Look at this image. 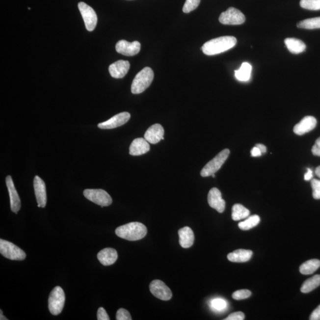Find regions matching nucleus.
Returning <instances> with one entry per match:
<instances>
[{
	"label": "nucleus",
	"instance_id": "nucleus-19",
	"mask_svg": "<svg viewBox=\"0 0 320 320\" xmlns=\"http://www.w3.org/2000/svg\"><path fill=\"white\" fill-rule=\"evenodd\" d=\"M150 150L149 142L145 138H139L134 139L130 147L131 156H138L147 153Z\"/></svg>",
	"mask_w": 320,
	"mask_h": 320
},
{
	"label": "nucleus",
	"instance_id": "nucleus-38",
	"mask_svg": "<svg viewBox=\"0 0 320 320\" xmlns=\"http://www.w3.org/2000/svg\"><path fill=\"white\" fill-rule=\"evenodd\" d=\"M312 153L314 156L320 157V137L316 140L312 148Z\"/></svg>",
	"mask_w": 320,
	"mask_h": 320
},
{
	"label": "nucleus",
	"instance_id": "nucleus-32",
	"mask_svg": "<svg viewBox=\"0 0 320 320\" xmlns=\"http://www.w3.org/2000/svg\"><path fill=\"white\" fill-rule=\"evenodd\" d=\"M201 2V0H187L183 7V11L185 13H188L195 10Z\"/></svg>",
	"mask_w": 320,
	"mask_h": 320
},
{
	"label": "nucleus",
	"instance_id": "nucleus-17",
	"mask_svg": "<svg viewBox=\"0 0 320 320\" xmlns=\"http://www.w3.org/2000/svg\"><path fill=\"white\" fill-rule=\"evenodd\" d=\"M130 68V62L119 60L111 64L108 68L110 76L115 79H122L127 75Z\"/></svg>",
	"mask_w": 320,
	"mask_h": 320
},
{
	"label": "nucleus",
	"instance_id": "nucleus-10",
	"mask_svg": "<svg viewBox=\"0 0 320 320\" xmlns=\"http://www.w3.org/2000/svg\"><path fill=\"white\" fill-rule=\"evenodd\" d=\"M150 290L154 296L163 301H168L172 297V293L170 288L160 280H154L151 282Z\"/></svg>",
	"mask_w": 320,
	"mask_h": 320
},
{
	"label": "nucleus",
	"instance_id": "nucleus-15",
	"mask_svg": "<svg viewBox=\"0 0 320 320\" xmlns=\"http://www.w3.org/2000/svg\"><path fill=\"white\" fill-rule=\"evenodd\" d=\"M5 182H6L8 193H9L11 210L13 213H17L21 208V199H20L18 191H17L15 187H14L13 179L11 176L7 177Z\"/></svg>",
	"mask_w": 320,
	"mask_h": 320
},
{
	"label": "nucleus",
	"instance_id": "nucleus-35",
	"mask_svg": "<svg viewBox=\"0 0 320 320\" xmlns=\"http://www.w3.org/2000/svg\"><path fill=\"white\" fill-rule=\"evenodd\" d=\"M116 320H132V317H131L129 311L124 309V308H120V309L117 311Z\"/></svg>",
	"mask_w": 320,
	"mask_h": 320
},
{
	"label": "nucleus",
	"instance_id": "nucleus-27",
	"mask_svg": "<svg viewBox=\"0 0 320 320\" xmlns=\"http://www.w3.org/2000/svg\"><path fill=\"white\" fill-rule=\"evenodd\" d=\"M250 215V211L241 204H235L232 208V218L234 221H239L246 218Z\"/></svg>",
	"mask_w": 320,
	"mask_h": 320
},
{
	"label": "nucleus",
	"instance_id": "nucleus-36",
	"mask_svg": "<svg viewBox=\"0 0 320 320\" xmlns=\"http://www.w3.org/2000/svg\"><path fill=\"white\" fill-rule=\"evenodd\" d=\"M245 318L244 314L242 312H236L230 314L224 320H243Z\"/></svg>",
	"mask_w": 320,
	"mask_h": 320
},
{
	"label": "nucleus",
	"instance_id": "nucleus-28",
	"mask_svg": "<svg viewBox=\"0 0 320 320\" xmlns=\"http://www.w3.org/2000/svg\"><path fill=\"white\" fill-rule=\"evenodd\" d=\"M209 305L211 310L214 312L223 313L227 310L228 303L224 298H215L211 300Z\"/></svg>",
	"mask_w": 320,
	"mask_h": 320
},
{
	"label": "nucleus",
	"instance_id": "nucleus-2",
	"mask_svg": "<svg viewBox=\"0 0 320 320\" xmlns=\"http://www.w3.org/2000/svg\"><path fill=\"white\" fill-rule=\"evenodd\" d=\"M115 233L120 238L128 241H138L147 235V227L142 223L133 222L116 228Z\"/></svg>",
	"mask_w": 320,
	"mask_h": 320
},
{
	"label": "nucleus",
	"instance_id": "nucleus-24",
	"mask_svg": "<svg viewBox=\"0 0 320 320\" xmlns=\"http://www.w3.org/2000/svg\"><path fill=\"white\" fill-rule=\"evenodd\" d=\"M320 267V261L311 259L304 263L299 267L300 273L304 275H311Z\"/></svg>",
	"mask_w": 320,
	"mask_h": 320
},
{
	"label": "nucleus",
	"instance_id": "nucleus-44",
	"mask_svg": "<svg viewBox=\"0 0 320 320\" xmlns=\"http://www.w3.org/2000/svg\"><path fill=\"white\" fill-rule=\"evenodd\" d=\"M0 311H1V313H0V320H8V319H7L6 317H5L3 315H2V310H1Z\"/></svg>",
	"mask_w": 320,
	"mask_h": 320
},
{
	"label": "nucleus",
	"instance_id": "nucleus-18",
	"mask_svg": "<svg viewBox=\"0 0 320 320\" xmlns=\"http://www.w3.org/2000/svg\"><path fill=\"white\" fill-rule=\"evenodd\" d=\"M164 130L160 124L151 126L145 133L144 138L150 144H155L161 140H163Z\"/></svg>",
	"mask_w": 320,
	"mask_h": 320
},
{
	"label": "nucleus",
	"instance_id": "nucleus-9",
	"mask_svg": "<svg viewBox=\"0 0 320 320\" xmlns=\"http://www.w3.org/2000/svg\"><path fill=\"white\" fill-rule=\"evenodd\" d=\"M78 6L86 29L89 31H93L98 24V16L95 11L84 2H79Z\"/></svg>",
	"mask_w": 320,
	"mask_h": 320
},
{
	"label": "nucleus",
	"instance_id": "nucleus-4",
	"mask_svg": "<svg viewBox=\"0 0 320 320\" xmlns=\"http://www.w3.org/2000/svg\"><path fill=\"white\" fill-rule=\"evenodd\" d=\"M65 296L64 291L60 287H56L51 291L48 299V308L53 316L61 313L64 307Z\"/></svg>",
	"mask_w": 320,
	"mask_h": 320
},
{
	"label": "nucleus",
	"instance_id": "nucleus-33",
	"mask_svg": "<svg viewBox=\"0 0 320 320\" xmlns=\"http://www.w3.org/2000/svg\"><path fill=\"white\" fill-rule=\"evenodd\" d=\"M311 187L313 189V196L315 199H320V181L314 179L311 180Z\"/></svg>",
	"mask_w": 320,
	"mask_h": 320
},
{
	"label": "nucleus",
	"instance_id": "nucleus-5",
	"mask_svg": "<svg viewBox=\"0 0 320 320\" xmlns=\"http://www.w3.org/2000/svg\"><path fill=\"white\" fill-rule=\"evenodd\" d=\"M230 150L225 149L222 150L218 154L208 162L205 166L202 168L201 175L204 178L209 177L215 174L224 164L225 161L230 155Z\"/></svg>",
	"mask_w": 320,
	"mask_h": 320
},
{
	"label": "nucleus",
	"instance_id": "nucleus-43",
	"mask_svg": "<svg viewBox=\"0 0 320 320\" xmlns=\"http://www.w3.org/2000/svg\"><path fill=\"white\" fill-rule=\"evenodd\" d=\"M315 173L316 175L318 176L319 178H320V165L318 167L316 168Z\"/></svg>",
	"mask_w": 320,
	"mask_h": 320
},
{
	"label": "nucleus",
	"instance_id": "nucleus-41",
	"mask_svg": "<svg viewBox=\"0 0 320 320\" xmlns=\"http://www.w3.org/2000/svg\"><path fill=\"white\" fill-rule=\"evenodd\" d=\"M313 178V172L310 168H307V172L305 173L304 175V180L305 181H311Z\"/></svg>",
	"mask_w": 320,
	"mask_h": 320
},
{
	"label": "nucleus",
	"instance_id": "nucleus-40",
	"mask_svg": "<svg viewBox=\"0 0 320 320\" xmlns=\"http://www.w3.org/2000/svg\"><path fill=\"white\" fill-rule=\"evenodd\" d=\"M251 156L253 157H260L262 155L261 151L260 150L259 148L256 146L253 147L252 150H251Z\"/></svg>",
	"mask_w": 320,
	"mask_h": 320
},
{
	"label": "nucleus",
	"instance_id": "nucleus-16",
	"mask_svg": "<svg viewBox=\"0 0 320 320\" xmlns=\"http://www.w3.org/2000/svg\"><path fill=\"white\" fill-rule=\"evenodd\" d=\"M317 122V120L314 117L305 116L294 127L293 132L298 135H304L316 128Z\"/></svg>",
	"mask_w": 320,
	"mask_h": 320
},
{
	"label": "nucleus",
	"instance_id": "nucleus-3",
	"mask_svg": "<svg viewBox=\"0 0 320 320\" xmlns=\"http://www.w3.org/2000/svg\"><path fill=\"white\" fill-rule=\"evenodd\" d=\"M154 72L150 67H145L140 71L133 79L131 91L133 94H141L150 86L154 79Z\"/></svg>",
	"mask_w": 320,
	"mask_h": 320
},
{
	"label": "nucleus",
	"instance_id": "nucleus-37",
	"mask_svg": "<svg viewBox=\"0 0 320 320\" xmlns=\"http://www.w3.org/2000/svg\"><path fill=\"white\" fill-rule=\"evenodd\" d=\"M98 320H109L110 318L108 317L107 311L104 308L101 307L99 308L98 311Z\"/></svg>",
	"mask_w": 320,
	"mask_h": 320
},
{
	"label": "nucleus",
	"instance_id": "nucleus-14",
	"mask_svg": "<svg viewBox=\"0 0 320 320\" xmlns=\"http://www.w3.org/2000/svg\"><path fill=\"white\" fill-rule=\"evenodd\" d=\"M208 201L211 208H213L219 213L224 212L225 208V202L222 198L221 191L218 188H211L208 193Z\"/></svg>",
	"mask_w": 320,
	"mask_h": 320
},
{
	"label": "nucleus",
	"instance_id": "nucleus-26",
	"mask_svg": "<svg viewBox=\"0 0 320 320\" xmlns=\"http://www.w3.org/2000/svg\"><path fill=\"white\" fill-rule=\"evenodd\" d=\"M320 285V275L311 277L305 281L301 288V293H307L311 292Z\"/></svg>",
	"mask_w": 320,
	"mask_h": 320
},
{
	"label": "nucleus",
	"instance_id": "nucleus-20",
	"mask_svg": "<svg viewBox=\"0 0 320 320\" xmlns=\"http://www.w3.org/2000/svg\"><path fill=\"white\" fill-rule=\"evenodd\" d=\"M118 258V254L115 249L112 248H106L99 251L98 259L104 266H110L115 264Z\"/></svg>",
	"mask_w": 320,
	"mask_h": 320
},
{
	"label": "nucleus",
	"instance_id": "nucleus-31",
	"mask_svg": "<svg viewBox=\"0 0 320 320\" xmlns=\"http://www.w3.org/2000/svg\"><path fill=\"white\" fill-rule=\"evenodd\" d=\"M300 5L303 8L309 10H320V0H301Z\"/></svg>",
	"mask_w": 320,
	"mask_h": 320
},
{
	"label": "nucleus",
	"instance_id": "nucleus-11",
	"mask_svg": "<svg viewBox=\"0 0 320 320\" xmlns=\"http://www.w3.org/2000/svg\"><path fill=\"white\" fill-rule=\"evenodd\" d=\"M116 50L119 53L128 56L136 55L141 50V44L138 41L129 42L121 40L116 45Z\"/></svg>",
	"mask_w": 320,
	"mask_h": 320
},
{
	"label": "nucleus",
	"instance_id": "nucleus-29",
	"mask_svg": "<svg viewBox=\"0 0 320 320\" xmlns=\"http://www.w3.org/2000/svg\"><path fill=\"white\" fill-rule=\"evenodd\" d=\"M261 222V218L259 215H254L247 217L244 221L240 222L239 224V227L241 230L247 231L255 227Z\"/></svg>",
	"mask_w": 320,
	"mask_h": 320
},
{
	"label": "nucleus",
	"instance_id": "nucleus-6",
	"mask_svg": "<svg viewBox=\"0 0 320 320\" xmlns=\"http://www.w3.org/2000/svg\"><path fill=\"white\" fill-rule=\"evenodd\" d=\"M0 253L5 258L11 261H24L27 257L25 251L12 242L0 240Z\"/></svg>",
	"mask_w": 320,
	"mask_h": 320
},
{
	"label": "nucleus",
	"instance_id": "nucleus-1",
	"mask_svg": "<svg viewBox=\"0 0 320 320\" xmlns=\"http://www.w3.org/2000/svg\"><path fill=\"white\" fill-rule=\"evenodd\" d=\"M235 37L225 36L210 40L202 46L203 53L207 55H215L227 51L237 44Z\"/></svg>",
	"mask_w": 320,
	"mask_h": 320
},
{
	"label": "nucleus",
	"instance_id": "nucleus-8",
	"mask_svg": "<svg viewBox=\"0 0 320 320\" xmlns=\"http://www.w3.org/2000/svg\"><path fill=\"white\" fill-rule=\"evenodd\" d=\"M83 193L88 200L102 207H107L112 203L111 196L103 189H85Z\"/></svg>",
	"mask_w": 320,
	"mask_h": 320
},
{
	"label": "nucleus",
	"instance_id": "nucleus-21",
	"mask_svg": "<svg viewBox=\"0 0 320 320\" xmlns=\"http://www.w3.org/2000/svg\"><path fill=\"white\" fill-rule=\"evenodd\" d=\"M179 243L183 248H187L193 245L195 236L190 227H185L178 231Z\"/></svg>",
	"mask_w": 320,
	"mask_h": 320
},
{
	"label": "nucleus",
	"instance_id": "nucleus-39",
	"mask_svg": "<svg viewBox=\"0 0 320 320\" xmlns=\"http://www.w3.org/2000/svg\"><path fill=\"white\" fill-rule=\"evenodd\" d=\"M310 320H320V305L311 313Z\"/></svg>",
	"mask_w": 320,
	"mask_h": 320
},
{
	"label": "nucleus",
	"instance_id": "nucleus-7",
	"mask_svg": "<svg viewBox=\"0 0 320 320\" xmlns=\"http://www.w3.org/2000/svg\"><path fill=\"white\" fill-rule=\"evenodd\" d=\"M221 24L225 25H240L244 24L245 18L244 14L234 7H230L221 14L219 18Z\"/></svg>",
	"mask_w": 320,
	"mask_h": 320
},
{
	"label": "nucleus",
	"instance_id": "nucleus-30",
	"mask_svg": "<svg viewBox=\"0 0 320 320\" xmlns=\"http://www.w3.org/2000/svg\"><path fill=\"white\" fill-rule=\"evenodd\" d=\"M297 27L299 28H305V29H316V28H320V17L308 19L299 22L297 24Z\"/></svg>",
	"mask_w": 320,
	"mask_h": 320
},
{
	"label": "nucleus",
	"instance_id": "nucleus-23",
	"mask_svg": "<svg viewBox=\"0 0 320 320\" xmlns=\"http://www.w3.org/2000/svg\"><path fill=\"white\" fill-rule=\"evenodd\" d=\"M285 44L290 52L293 54L301 53L306 49V45L301 40L296 38H287Z\"/></svg>",
	"mask_w": 320,
	"mask_h": 320
},
{
	"label": "nucleus",
	"instance_id": "nucleus-34",
	"mask_svg": "<svg viewBox=\"0 0 320 320\" xmlns=\"http://www.w3.org/2000/svg\"><path fill=\"white\" fill-rule=\"evenodd\" d=\"M251 295V291L247 290H241L236 291L233 293V298L236 300L245 299Z\"/></svg>",
	"mask_w": 320,
	"mask_h": 320
},
{
	"label": "nucleus",
	"instance_id": "nucleus-42",
	"mask_svg": "<svg viewBox=\"0 0 320 320\" xmlns=\"http://www.w3.org/2000/svg\"><path fill=\"white\" fill-rule=\"evenodd\" d=\"M256 146L259 148L260 150L261 151L262 154L267 153V149L265 145L262 144H258L256 145Z\"/></svg>",
	"mask_w": 320,
	"mask_h": 320
},
{
	"label": "nucleus",
	"instance_id": "nucleus-45",
	"mask_svg": "<svg viewBox=\"0 0 320 320\" xmlns=\"http://www.w3.org/2000/svg\"><path fill=\"white\" fill-rule=\"evenodd\" d=\"M211 176H213V178H215V174H213V175Z\"/></svg>",
	"mask_w": 320,
	"mask_h": 320
},
{
	"label": "nucleus",
	"instance_id": "nucleus-25",
	"mask_svg": "<svg viewBox=\"0 0 320 320\" xmlns=\"http://www.w3.org/2000/svg\"><path fill=\"white\" fill-rule=\"evenodd\" d=\"M251 71H252V67L249 63H242L240 69L235 71L236 79L240 81H248L250 79Z\"/></svg>",
	"mask_w": 320,
	"mask_h": 320
},
{
	"label": "nucleus",
	"instance_id": "nucleus-13",
	"mask_svg": "<svg viewBox=\"0 0 320 320\" xmlns=\"http://www.w3.org/2000/svg\"><path fill=\"white\" fill-rule=\"evenodd\" d=\"M33 187L36 201L38 204V207L39 208H45L47 202L46 186L44 182L38 176H36L35 179H34Z\"/></svg>",
	"mask_w": 320,
	"mask_h": 320
},
{
	"label": "nucleus",
	"instance_id": "nucleus-12",
	"mask_svg": "<svg viewBox=\"0 0 320 320\" xmlns=\"http://www.w3.org/2000/svg\"><path fill=\"white\" fill-rule=\"evenodd\" d=\"M131 115L128 112H122L112 117L107 121L101 123L98 125V127L102 130H110L121 127L129 121Z\"/></svg>",
	"mask_w": 320,
	"mask_h": 320
},
{
	"label": "nucleus",
	"instance_id": "nucleus-22",
	"mask_svg": "<svg viewBox=\"0 0 320 320\" xmlns=\"http://www.w3.org/2000/svg\"><path fill=\"white\" fill-rule=\"evenodd\" d=\"M252 251L244 249H239L234 251L228 254L227 258L230 262L236 263L246 262L252 257Z\"/></svg>",
	"mask_w": 320,
	"mask_h": 320
}]
</instances>
